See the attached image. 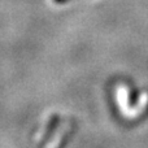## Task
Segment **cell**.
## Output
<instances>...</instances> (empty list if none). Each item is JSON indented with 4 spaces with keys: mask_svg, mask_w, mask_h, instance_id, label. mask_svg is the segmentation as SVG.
<instances>
[{
    "mask_svg": "<svg viewBox=\"0 0 148 148\" xmlns=\"http://www.w3.org/2000/svg\"><path fill=\"white\" fill-rule=\"evenodd\" d=\"M55 3H57V4H61V3H65V1H68V0H53Z\"/></svg>",
    "mask_w": 148,
    "mask_h": 148,
    "instance_id": "cell-1",
    "label": "cell"
}]
</instances>
